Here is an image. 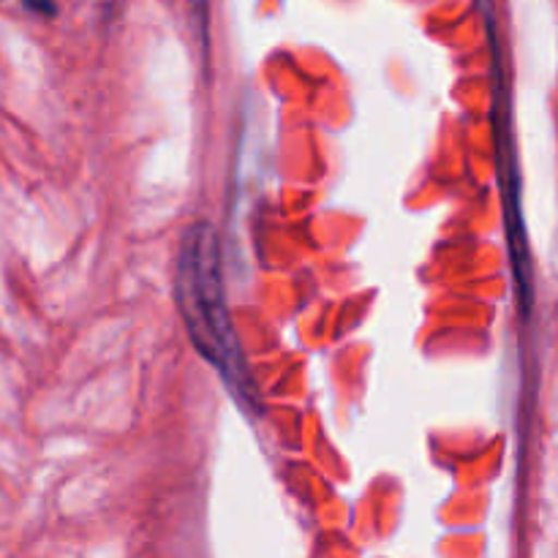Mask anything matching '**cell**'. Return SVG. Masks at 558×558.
<instances>
[{
  "label": "cell",
  "instance_id": "6da1fadb",
  "mask_svg": "<svg viewBox=\"0 0 558 558\" xmlns=\"http://www.w3.org/2000/svg\"><path fill=\"white\" fill-rule=\"evenodd\" d=\"M174 278H178L174 287H178L180 314L194 349L221 374L232 396L245 409H254V381L229 319L218 234L207 221H196L185 229Z\"/></svg>",
  "mask_w": 558,
  "mask_h": 558
},
{
  "label": "cell",
  "instance_id": "7a4b0ae2",
  "mask_svg": "<svg viewBox=\"0 0 558 558\" xmlns=\"http://www.w3.org/2000/svg\"><path fill=\"white\" fill-rule=\"evenodd\" d=\"M25 5L31 11H36V14H44V16H54V0H25Z\"/></svg>",
  "mask_w": 558,
  "mask_h": 558
}]
</instances>
